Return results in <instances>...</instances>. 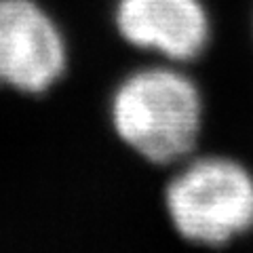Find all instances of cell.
I'll return each mask as SVG.
<instances>
[{
    "label": "cell",
    "mask_w": 253,
    "mask_h": 253,
    "mask_svg": "<svg viewBox=\"0 0 253 253\" xmlns=\"http://www.w3.org/2000/svg\"><path fill=\"white\" fill-rule=\"evenodd\" d=\"M110 121L123 144L152 165H175L194 152L203 129V97L175 68H146L116 89Z\"/></svg>",
    "instance_id": "obj_1"
},
{
    "label": "cell",
    "mask_w": 253,
    "mask_h": 253,
    "mask_svg": "<svg viewBox=\"0 0 253 253\" xmlns=\"http://www.w3.org/2000/svg\"><path fill=\"white\" fill-rule=\"evenodd\" d=\"M165 205L179 236L221 247L253 228V177L228 158H199L169 181Z\"/></svg>",
    "instance_id": "obj_2"
},
{
    "label": "cell",
    "mask_w": 253,
    "mask_h": 253,
    "mask_svg": "<svg viewBox=\"0 0 253 253\" xmlns=\"http://www.w3.org/2000/svg\"><path fill=\"white\" fill-rule=\"evenodd\" d=\"M68 68V46L57 23L34 0H0V84L38 95Z\"/></svg>",
    "instance_id": "obj_3"
},
{
    "label": "cell",
    "mask_w": 253,
    "mask_h": 253,
    "mask_svg": "<svg viewBox=\"0 0 253 253\" xmlns=\"http://www.w3.org/2000/svg\"><path fill=\"white\" fill-rule=\"evenodd\" d=\"M114 21L131 46L177 63L199 57L211 36L201 0H118Z\"/></svg>",
    "instance_id": "obj_4"
}]
</instances>
